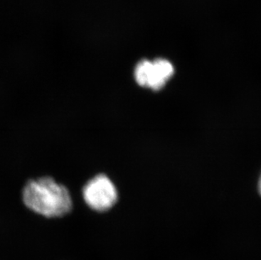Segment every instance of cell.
<instances>
[{
    "mask_svg": "<svg viewBox=\"0 0 261 260\" xmlns=\"http://www.w3.org/2000/svg\"><path fill=\"white\" fill-rule=\"evenodd\" d=\"M22 199L31 211L48 218L65 216L73 207L66 187L50 177L30 180L23 189Z\"/></svg>",
    "mask_w": 261,
    "mask_h": 260,
    "instance_id": "1",
    "label": "cell"
},
{
    "mask_svg": "<svg viewBox=\"0 0 261 260\" xmlns=\"http://www.w3.org/2000/svg\"><path fill=\"white\" fill-rule=\"evenodd\" d=\"M83 199L91 210L104 212L114 207L118 200V192L114 183L106 175H96L83 189Z\"/></svg>",
    "mask_w": 261,
    "mask_h": 260,
    "instance_id": "2",
    "label": "cell"
},
{
    "mask_svg": "<svg viewBox=\"0 0 261 260\" xmlns=\"http://www.w3.org/2000/svg\"><path fill=\"white\" fill-rule=\"evenodd\" d=\"M173 73V64L166 59L143 60L136 65L135 77L140 86L156 91L165 86Z\"/></svg>",
    "mask_w": 261,
    "mask_h": 260,
    "instance_id": "3",
    "label": "cell"
},
{
    "mask_svg": "<svg viewBox=\"0 0 261 260\" xmlns=\"http://www.w3.org/2000/svg\"><path fill=\"white\" fill-rule=\"evenodd\" d=\"M259 194H260V195H261V176H260V177H259Z\"/></svg>",
    "mask_w": 261,
    "mask_h": 260,
    "instance_id": "4",
    "label": "cell"
}]
</instances>
